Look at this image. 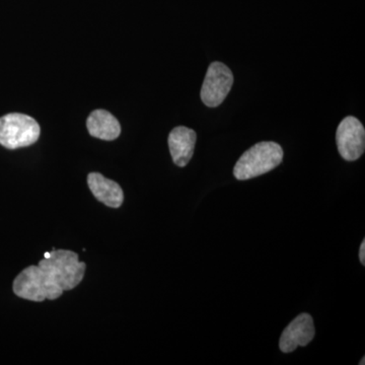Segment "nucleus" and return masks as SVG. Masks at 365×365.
Returning <instances> with one entry per match:
<instances>
[{
    "label": "nucleus",
    "instance_id": "nucleus-10",
    "mask_svg": "<svg viewBox=\"0 0 365 365\" xmlns=\"http://www.w3.org/2000/svg\"><path fill=\"white\" fill-rule=\"evenodd\" d=\"M86 127L91 136L102 140H115L121 133L119 121L106 110H96L86 120Z\"/></svg>",
    "mask_w": 365,
    "mask_h": 365
},
{
    "label": "nucleus",
    "instance_id": "nucleus-9",
    "mask_svg": "<svg viewBox=\"0 0 365 365\" xmlns=\"http://www.w3.org/2000/svg\"><path fill=\"white\" fill-rule=\"evenodd\" d=\"M88 184L97 200L108 207L119 208L123 203V190L116 182L107 179L98 173H91L88 177Z\"/></svg>",
    "mask_w": 365,
    "mask_h": 365
},
{
    "label": "nucleus",
    "instance_id": "nucleus-8",
    "mask_svg": "<svg viewBox=\"0 0 365 365\" xmlns=\"http://www.w3.org/2000/svg\"><path fill=\"white\" fill-rule=\"evenodd\" d=\"M196 132L185 126L176 127L169 135V148L173 162L184 168L193 157L196 144Z\"/></svg>",
    "mask_w": 365,
    "mask_h": 365
},
{
    "label": "nucleus",
    "instance_id": "nucleus-6",
    "mask_svg": "<svg viewBox=\"0 0 365 365\" xmlns=\"http://www.w3.org/2000/svg\"><path fill=\"white\" fill-rule=\"evenodd\" d=\"M336 143L341 157L345 160L353 162L359 160L365 150L364 125L357 118H344L336 132Z\"/></svg>",
    "mask_w": 365,
    "mask_h": 365
},
{
    "label": "nucleus",
    "instance_id": "nucleus-4",
    "mask_svg": "<svg viewBox=\"0 0 365 365\" xmlns=\"http://www.w3.org/2000/svg\"><path fill=\"white\" fill-rule=\"evenodd\" d=\"M40 133L39 124L28 115L11 113L0 118V144L9 150L32 145Z\"/></svg>",
    "mask_w": 365,
    "mask_h": 365
},
{
    "label": "nucleus",
    "instance_id": "nucleus-3",
    "mask_svg": "<svg viewBox=\"0 0 365 365\" xmlns=\"http://www.w3.org/2000/svg\"><path fill=\"white\" fill-rule=\"evenodd\" d=\"M14 292L21 299L43 302L59 299L63 289L39 265H33L16 276L14 281Z\"/></svg>",
    "mask_w": 365,
    "mask_h": 365
},
{
    "label": "nucleus",
    "instance_id": "nucleus-5",
    "mask_svg": "<svg viewBox=\"0 0 365 365\" xmlns=\"http://www.w3.org/2000/svg\"><path fill=\"white\" fill-rule=\"evenodd\" d=\"M234 83L232 72L222 62H213L208 67L201 88V100L210 108L222 105Z\"/></svg>",
    "mask_w": 365,
    "mask_h": 365
},
{
    "label": "nucleus",
    "instance_id": "nucleus-1",
    "mask_svg": "<svg viewBox=\"0 0 365 365\" xmlns=\"http://www.w3.org/2000/svg\"><path fill=\"white\" fill-rule=\"evenodd\" d=\"M283 150L273 141L257 143L247 150L235 163V177L240 181L267 174L282 163Z\"/></svg>",
    "mask_w": 365,
    "mask_h": 365
},
{
    "label": "nucleus",
    "instance_id": "nucleus-12",
    "mask_svg": "<svg viewBox=\"0 0 365 365\" xmlns=\"http://www.w3.org/2000/svg\"><path fill=\"white\" fill-rule=\"evenodd\" d=\"M364 361H365V359H364H364H362L361 361H360V362H359V364H360V365H364V364H365V362H364Z\"/></svg>",
    "mask_w": 365,
    "mask_h": 365
},
{
    "label": "nucleus",
    "instance_id": "nucleus-11",
    "mask_svg": "<svg viewBox=\"0 0 365 365\" xmlns=\"http://www.w3.org/2000/svg\"><path fill=\"white\" fill-rule=\"evenodd\" d=\"M359 260L361 262L362 265H365V241L362 242L361 246L359 250Z\"/></svg>",
    "mask_w": 365,
    "mask_h": 365
},
{
    "label": "nucleus",
    "instance_id": "nucleus-2",
    "mask_svg": "<svg viewBox=\"0 0 365 365\" xmlns=\"http://www.w3.org/2000/svg\"><path fill=\"white\" fill-rule=\"evenodd\" d=\"M38 265L46 271L60 287L71 290L85 277L86 264L78 260V255L67 250H53L45 253Z\"/></svg>",
    "mask_w": 365,
    "mask_h": 365
},
{
    "label": "nucleus",
    "instance_id": "nucleus-7",
    "mask_svg": "<svg viewBox=\"0 0 365 365\" xmlns=\"http://www.w3.org/2000/svg\"><path fill=\"white\" fill-rule=\"evenodd\" d=\"M314 337V319L309 314H302L297 317L285 328L279 340L281 351L290 353L299 346L304 347L313 341Z\"/></svg>",
    "mask_w": 365,
    "mask_h": 365
}]
</instances>
